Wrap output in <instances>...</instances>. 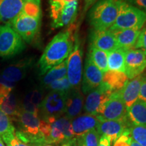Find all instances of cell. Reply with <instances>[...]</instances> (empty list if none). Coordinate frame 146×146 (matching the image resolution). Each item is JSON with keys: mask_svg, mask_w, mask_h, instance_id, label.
<instances>
[{"mask_svg": "<svg viewBox=\"0 0 146 146\" xmlns=\"http://www.w3.org/2000/svg\"><path fill=\"white\" fill-rule=\"evenodd\" d=\"M73 25L58 33L45 47L38 62L40 75L66 60L72 52L75 34Z\"/></svg>", "mask_w": 146, "mask_h": 146, "instance_id": "cell-1", "label": "cell"}, {"mask_svg": "<svg viewBox=\"0 0 146 146\" xmlns=\"http://www.w3.org/2000/svg\"><path fill=\"white\" fill-rule=\"evenodd\" d=\"M118 11V0H98L88 12V21L95 30H106L116 21Z\"/></svg>", "mask_w": 146, "mask_h": 146, "instance_id": "cell-2", "label": "cell"}, {"mask_svg": "<svg viewBox=\"0 0 146 146\" xmlns=\"http://www.w3.org/2000/svg\"><path fill=\"white\" fill-rule=\"evenodd\" d=\"M146 23V12L136 7L118 0V15L109 30H141Z\"/></svg>", "mask_w": 146, "mask_h": 146, "instance_id": "cell-3", "label": "cell"}, {"mask_svg": "<svg viewBox=\"0 0 146 146\" xmlns=\"http://www.w3.org/2000/svg\"><path fill=\"white\" fill-rule=\"evenodd\" d=\"M26 48L25 41L9 23L0 26V58H10Z\"/></svg>", "mask_w": 146, "mask_h": 146, "instance_id": "cell-4", "label": "cell"}, {"mask_svg": "<svg viewBox=\"0 0 146 146\" xmlns=\"http://www.w3.org/2000/svg\"><path fill=\"white\" fill-rule=\"evenodd\" d=\"M83 47L79 36L75 34L74 45L67 58V78L72 88H79L82 79Z\"/></svg>", "mask_w": 146, "mask_h": 146, "instance_id": "cell-5", "label": "cell"}, {"mask_svg": "<svg viewBox=\"0 0 146 146\" xmlns=\"http://www.w3.org/2000/svg\"><path fill=\"white\" fill-rule=\"evenodd\" d=\"M41 20L21 13L9 24L24 41L31 43L39 33Z\"/></svg>", "mask_w": 146, "mask_h": 146, "instance_id": "cell-6", "label": "cell"}, {"mask_svg": "<svg viewBox=\"0 0 146 146\" xmlns=\"http://www.w3.org/2000/svg\"><path fill=\"white\" fill-rule=\"evenodd\" d=\"M68 92L52 91L42 100L39 110L44 120L49 118H58L64 114Z\"/></svg>", "mask_w": 146, "mask_h": 146, "instance_id": "cell-7", "label": "cell"}, {"mask_svg": "<svg viewBox=\"0 0 146 146\" xmlns=\"http://www.w3.org/2000/svg\"><path fill=\"white\" fill-rule=\"evenodd\" d=\"M127 110L119 91L113 92L100 108L98 116L105 120H120L127 116Z\"/></svg>", "mask_w": 146, "mask_h": 146, "instance_id": "cell-8", "label": "cell"}, {"mask_svg": "<svg viewBox=\"0 0 146 146\" xmlns=\"http://www.w3.org/2000/svg\"><path fill=\"white\" fill-rule=\"evenodd\" d=\"M110 89L102 82L100 86L89 92L84 105V110L86 114L98 115L100 110L112 94Z\"/></svg>", "mask_w": 146, "mask_h": 146, "instance_id": "cell-9", "label": "cell"}, {"mask_svg": "<svg viewBox=\"0 0 146 146\" xmlns=\"http://www.w3.org/2000/svg\"><path fill=\"white\" fill-rule=\"evenodd\" d=\"M100 122L97 126L98 133L102 135H106L110 138L111 143H114L116 139L128 129L131 122L127 116L120 120H105L98 116Z\"/></svg>", "mask_w": 146, "mask_h": 146, "instance_id": "cell-10", "label": "cell"}, {"mask_svg": "<svg viewBox=\"0 0 146 146\" xmlns=\"http://www.w3.org/2000/svg\"><path fill=\"white\" fill-rule=\"evenodd\" d=\"M146 68V56L141 50H127L125 57V72L128 78L133 79L141 74Z\"/></svg>", "mask_w": 146, "mask_h": 146, "instance_id": "cell-11", "label": "cell"}, {"mask_svg": "<svg viewBox=\"0 0 146 146\" xmlns=\"http://www.w3.org/2000/svg\"><path fill=\"white\" fill-rule=\"evenodd\" d=\"M89 47H95L107 53L118 48L114 35L108 29H91L89 35Z\"/></svg>", "mask_w": 146, "mask_h": 146, "instance_id": "cell-12", "label": "cell"}, {"mask_svg": "<svg viewBox=\"0 0 146 146\" xmlns=\"http://www.w3.org/2000/svg\"><path fill=\"white\" fill-rule=\"evenodd\" d=\"M103 74L104 73L87 56L82 81V91L83 94H89L100 86L103 79Z\"/></svg>", "mask_w": 146, "mask_h": 146, "instance_id": "cell-13", "label": "cell"}, {"mask_svg": "<svg viewBox=\"0 0 146 146\" xmlns=\"http://www.w3.org/2000/svg\"><path fill=\"white\" fill-rule=\"evenodd\" d=\"M145 76L140 74L131 79L130 81H128L125 86L119 91L120 97L123 100L127 110L138 100L140 87L142 82L145 80Z\"/></svg>", "mask_w": 146, "mask_h": 146, "instance_id": "cell-14", "label": "cell"}, {"mask_svg": "<svg viewBox=\"0 0 146 146\" xmlns=\"http://www.w3.org/2000/svg\"><path fill=\"white\" fill-rule=\"evenodd\" d=\"M32 64L33 60L31 58H26L21 60L17 63L6 67L2 71L1 75L7 81L15 83L26 76Z\"/></svg>", "mask_w": 146, "mask_h": 146, "instance_id": "cell-15", "label": "cell"}, {"mask_svg": "<svg viewBox=\"0 0 146 146\" xmlns=\"http://www.w3.org/2000/svg\"><path fill=\"white\" fill-rule=\"evenodd\" d=\"M77 13V0L65 3L57 18L52 21L51 26L53 29H59L63 27L72 25L75 21Z\"/></svg>", "mask_w": 146, "mask_h": 146, "instance_id": "cell-16", "label": "cell"}, {"mask_svg": "<svg viewBox=\"0 0 146 146\" xmlns=\"http://www.w3.org/2000/svg\"><path fill=\"white\" fill-rule=\"evenodd\" d=\"M84 104L83 94L79 88H72L67 95L66 102V116L72 120L81 114Z\"/></svg>", "mask_w": 146, "mask_h": 146, "instance_id": "cell-17", "label": "cell"}, {"mask_svg": "<svg viewBox=\"0 0 146 146\" xmlns=\"http://www.w3.org/2000/svg\"><path fill=\"white\" fill-rule=\"evenodd\" d=\"M100 122L98 115L85 114L72 119V123L74 137H79L85 133L95 129Z\"/></svg>", "mask_w": 146, "mask_h": 146, "instance_id": "cell-18", "label": "cell"}, {"mask_svg": "<svg viewBox=\"0 0 146 146\" xmlns=\"http://www.w3.org/2000/svg\"><path fill=\"white\" fill-rule=\"evenodd\" d=\"M25 0H0V22L10 23L23 10Z\"/></svg>", "mask_w": 146, "mask_h": 146, "instance_id": "cell-19", "label": "cell"}, {"mask_svg": "<svg viewBox=\"0 0 146 146\" xmlns=\"http://www.w3.org/2000/svg\"><path fill=\"white\" fill-rule=\"evenodd\" d=\"M109 30V29H108ZM114 35L118 47L129 50L134 48L141 30L136 29H122L110 30Z\"/></svg>", "mask_w": 146, "mask_h": 146, "instance_id": "cell-20", "label": "cell"}, {"mask_svg": "<svg viewBox=\"0 0 146 146\" xmlns=\"http://www.w3.org/2000/svg\"><path fill=\"white\" fill-rule=\"evenodd\" d=\"M125 72L119 71L108 70L103 74L102 83H104L112 92L119 91L125 86L128 81Z\"/></svg>", "mask_w": 146, "mask_h": 146, "instance_id": "cell-21", "label": "cell"}, {"mask_svg": "<svg viewBox=\"0 0 146 146\" xmlns=\"http://www.w3.org/2000/svg\"><path fill=\"white\" fill-rule=\"evenodd\" d=\"M127 52V50L118 47L108 53V70L125 72V57Z\"/></svg>", "mask_w": 146, "mask_h": 146, "instance_id": "cell-22", "label": "cell"}, {"mask_svg": "<svg viewBox=\"0 0 146 146\" xmlns=\"http://www.w3.org/2000/svg\"><path fill=\"white\" fill-rule=\"evenodd\" d=\"M127 116L131 123L146 126V104L137 100L127 110Z\"/></svg>", "mask_w": 146, "mask_h": 146, "instance_id": "cell-23", "label": "cell"}, {"mask_svg": "<svg viewBox=\"0 0 146 146\" xmlns=\"http://www.w3.org/2000/svg\"><path fill=\"white\" fill-rule=\"evenodd\" d=\"M0 109L12 119L16 120L22 108L18 105L16 96L13 94L0 98Z\"/></svg>", "mask_w": 146, "mask_h": 146, "instance_id": "cell-24", "label": "cell"}, {"mask_svg": "<svg viewBox=\"0 0 146 146\" xmlns=\"http://www.w3.org/2000/svg\"><path fill=\"white\" fill-rule=\"evenodd\" d=\"M66 75L67 59L47 71L41 78V85L43 87H47L52 82L65 77Z\"/></svg>", "mask_w": 146, "mask_h": 146, "instance_id": "cell-25", "label": "cell"}, {"mask_svg": "<svg viewBox=\"0 0 146 146\" xmlns=\"http://www.w3.org/2000/svg\"><path fill=\"white\" fill-rule=\"evenodd\" d=\"M87 56L102 72L104 73L108 71L107 52L98 50L95 47H89Z\"/></svg>", "mask_w": 146, "mask_h": 146, "instance_id": "cell-26", "label": "cell"}, {"mask_svg": "<svg viewBox=\"0 0 146 146\" xmlns=\"http://www.w3.org/2000/svg\"><path fill=\"white\" fill-rule=\"evenodd\" d=\"M15 128L8 115L0 109V138L3 141L15 135Z\"/></svg>", "mask_w": 146, "mask_h": 146, "instance_id": "cell-27", "label": "cell"}, {"mask_svg": "<svg viewBox=\"0 0 146 146\" xmlns=\"http://www.w3.org/2000/svg\"><path fill=\"white\" fill-rule=\"evenodd\" d=\"M22 14L41 19V0H25Z\"/></svg>", "mask_w": 146, "mask_h": 146, "instance_id": "cell-28", "label": "cell"}, {"mask_svg": "<svg viewBox=\"0 0 146 146\" xmlns=\"http://www.w3.org/2000/svg\"><path fill=\"white\" fill-rule=\"evenodd\" d=\"M133 140L141 146H146V126L130 123L129 127Z\"/></svg>", "mask_w": 146, "mask_h": 146, "instance_id": "cell-29", "label": "cell"}, {"mask_svg": "<svg viewBox=\"0 0 146 146\" xmlns=\"http://www.w3.org/2000/svg\"><path fill=\"white\" fill-rule=\"evenodd\" d=\"M99 133L96 129L85 133L83 135L76 137L78 146H98L99 145Z\"/></svg>", "mask_w": 146, "mask_h": 146, "instance_id": "cell-30", "label": "cell"}, {"mask_svg": "<svg viewBox=\"0 0 146 146\" xmlns=\"http://www.w3.org/2000/svg\"><path fill=\"white\" fill-rule=\"evenodd\" d=\"M47 88L54 91H62V92H68L72 89L70 82H69L67 76L62 78L58 79L52 82L47 87Z\"/></svg>", "mask_w": 146, "mask_h": 146, "instance_id": "cell-31", "label": "cell"}, {"mask_svg": "<svg viewBox=\"0 0 146 146\" xmlns=\"http://www.w3.org/2000/svg\"><path fill=\"white\" fill-rule=\"evenodd\" d=\"M131 140L130 131L128 128L114 142V146H130Z\"/></svg>", "mask_w": 146, "mask_h": 146, "instance_id": "cell-32", "label": "cell"}, {"mask_svg": "<svg viewBox=\"0 0 146 146\" xmlns=\"http://www.w3.org/2000/svg\"><path fill=\"white\" fill-rule=\"evenodd\" d=\"M51 130H52V127L50 123L44 120H40L39 131L45 138L46 143H50Z\"/></svg>", "mask_w": 146, "mask_h": 146, "instance_id": "cell-33", "label": "cell"}, {"mask_svg": "<svg viewBox=\"0 0 146 146\" xmlns=\"http://www.w3.org/2000/svg\"><path fill=\"white\" fill-rule=\"evenodd\" d=\"M134 48L136 50H141L146 56V27L140 32Z\"/></svg>", "mask_w": 146, "mask_h": 146, "instance_id": "cell-34", "label": "cell"}, {"mask_svg": "<svg viewBox=\"0 0 146 146\" xmlns=\"http://www.w3.org/2000/svg\"><path fill=\"white\" fill-rule=\"evenodd\" d=\"M29 99L32 104L36 107L39 108L43 100V93L39 89H35L29 93Z\"/></svg>", "mask_w": 146, "mask_h": 146, "instance_id": "cell-35", "label": "cell"}, {"mask_svg": "<svg viewBox=\"0 0 146 146\" xmlns=\"http://www.w3.org/2000/svg\"><path fill=\"white\" fill-rule=\"evenodd\" d=\"M146 12V0H119Z\"/></svg>", "mask_w": 146, "mask_h": 146, "instance_id": "cell-36", "label": "cell"}, {"mask_svg": "<svg viewBox=\"0 0 146 146\" xmlns=\"http://www.w3.org/2000/svg\"><path fill=\"white\" fill-rule=\"evenodd\" d=\"M5 143H6L7 146H29L27 143L22 142L21 140L16 136V133L15 135L12 137L7 140V141H5Z\"/></svg>", "mask_w": 146, "mask_h": 146, "instance_id": "cell-37", "label": "cell"}, {"mask_svg": "<svg viewBox=\"0 0 146 146\" xmlns=\"http://www.w3.org/2000/svg\"><path fill=\"white\" fill-rule=\"evenodd\" d=\"M138 100L146 104V78L141 83Z\"/></svg>", "mask_w": 146, "mask_h": 146, "instance_id": "cell-38", "label": "cell"}, {"mask_svg": "<svg viewBox=\"0 0 146 146\" xmlns=\"http://www.w3.org/2000/svg\"><path fill=\"white\" fill-rule=\"evenodd\" d=\"M12 90V89L10 87H8L3 85V84L0 83V98L7 96L8 94H10Z\"/></svg>", "mask_w": 146, "mask_h": 146, "instance_id": "cell-39", "label": "cell"}, {"mask_svg": "<svg viewBox=\"0 0 146 146\" xmlns=\"http://www.w3.org/2000/svg\"><path fill=\"white\" fill-rule=\"evenodd\" d=\"M98 146H111L110 138L106 135H102L100 139V145Z\"/></svg>", "mask_w": 146, "mask_h": 146, "instance_id": "cell-40", "label": "cell"}, {"mask_svg": "<svg viewBox=\"0 0 146 146\" xmlns=\"http://www.w3.org/2000/svg\"><path fill=\"white\" fill-rule=\"evenodd\" d=\"M98 0H84V12L88 10Z\"/></svg>", "mask_w": 146, "mask_h": 146, "instance_id": "cell-41", "label": "cell"}, {"mask_svg": "<svg viewBox=\"0 0 146 146\" xmlns=\"http://www.w3.org/2000/svg\"><path fill=\"white\" fill-rule=\"evenodd\" d=\"M0 83L3 84V85H4L5 86L8 87H10V88L12 89H13L14 86H15V83L7 81V80L5 79V78H3L1 75H0Z\"/></svg>", "mask_w": 146, "mask_h": 146, "instance_id": "cell-42", "label": "cell"}, {"mask_svg": "<svg viewBox=\"0 0 146 146\" xmlns=\"http://www.w3.org/2000/svg\"><path fill=\"white\" fill-rule=\"evenodd\" d=\"M70 146H78L76 143V138H73L70 140Z\"/></svg>", "mask_w": 146, "mask_h": 146, "instance_id": "cell-43", "label": "cell"}, {"mask_svg": "<svg viewBox=\"0 0 146 146\" xmlns=\"http://www.w3.org/2000/svg\"><path fill=\"white\" fill-rule=\"evenodd\" d=\"M62 146H70V141H68V142H66L64 144H63Z\"/></svg>", "mask_w": 146, "mask_h": 146, "instance_id": "cell-44", "label": "cell"}, {"mask_svg": "<svg viewBox=\"0 0 146 146\" xmlns=\"http://www.w3.org/2000/svg\"><path fill=\"white\" fill-rule=\"evenodd\" d=\"M0 146H4V145H3L2 141H1V138H0Z\"/></svg>", "mask_w": 146, "mask_h": 146, "instance_id": "cell-45", "label": "cell"}, {"mask_svg": "<svg viewBox=\"0 0 146 146\" xmlns=\"http://www.w3.org/2000/svg\"><path fill=\"white\" fill-rule=\"evenodd\" d=\"M52 1H59V2H62L61 0H52Z\"/></svg>", "mask_w": 146, "mask_h": 146, "instance_id": "cell-46", "label": "cell"}, {"mask_svg": "<svg viewBox=\"0 0 146 146\" xmlns=\"http://www.w3.org/2000/svg\"><path fill=\"white\" fill-rule=\"evenodd\" d=\"M44 146H53V145H44Z\"/></svg>", "mask_w": 146, "mask_h": 146, "instance_id": "cell-47", "label": "cell"}]
</instances>
